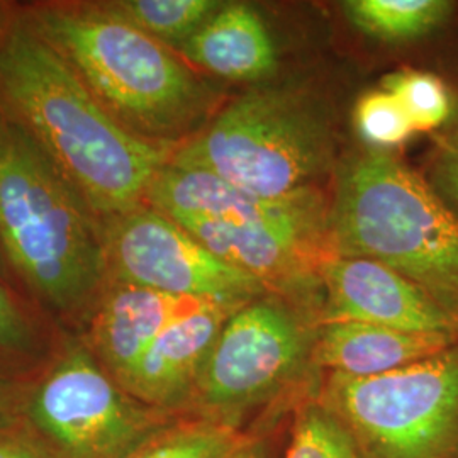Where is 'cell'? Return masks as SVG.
Returning <instances> with one entry per match:
<instances>
[{
    "label": "cell",
    "mask_w": 458,
    "mask_h": 458,
    "mask_svg": "<svg viewBox=\"0 0 458 458\" xmlns=\"http://www.w3.org/2000/svg\"><path fill=\"white\" fill-rule=\"evenodd\" d=\"M7 131H9V124H4V123L0 121V151H2V148H4V143H5Z\"/></svg>",
    "instance_id": "4316f807"
},
{
    "label": "cell",
    "mask_w": 458,
    "mask_h": 458,
    "mask_svg": "<svg viewBox=\"0 0 458 458\" xmlns=\"http://www.w3.org/2000/svg\"><path fill=\"white\" fill-rule=\"evenodd\" d=\"M0 250H2V246H0ZM0 268H2V265H0Z\"/></svg>",
    "instance_id": "83f0119b"
},
{
    "label": "cell",
    "mask_w": 458,
    "mask_h": 458,
    "mask_svg": "<svg viewBox=\"0 0 458 458\" xmlns=\"http://www.w3.org/2000/svg\"><path fill=\"white\" fill-rule=\"evenodd\" d=\"M319 401L363 458H458V344L382 376L331 374Z\"/></svg>",
    "instance_id": "8992f818"
},
{
    "label": "cell",
    "mask_w": 458,
    "mask_h": 458,
    "mask_svg": "<svg viewBox=\"0 0 458 458\" xmlns=\"http://www.w3.org/2000/svg\"><path fill=\"white\" fill-rule=\"evenodd\" d=\"M335 136L325 109L293 87L263 85L225 106L170 164L211 172L268 200L318 189L333 166Z\"/></svg>",
    "instance_id": "5b68a950"
},
{
    "label": "cell",
    "mask_w": 458,
    "mask_h": 458,
    "mask_svg": "<svg viewBox=\"0 0 458 458\" xmlns=\"http://www.w3.org/2000/svg\"><path fill=\"white\" fill-rule=\"evenodd\" d=\"M316 331L284 295H260L233 312L221 329L197 393L208 408L246 410L287 386L312 357Z\"/></svg>",
    "instance_id": "52a82bcc"
},
{
    "label": "cell",
    "mask_w": 458,
    "mask_h": 458,
    "mask_svg": "<svg viewBox=\"0 0 458 458\" xmlns=\"http://www.w3.org/2000/svg\"><path fill=\"white\" fill-rule=\"evenodd\" d=\"M382 89L397 98L416 131H433L450 117L452 100L445 83L433 73L397 70L382 79Z\"/></svg>",
    "instance_id": "44dd1931"
},
{
    "label": "cell",
    "mask_w": 458,
    "mask_h": 458,
    "mask_svg": "<svg viewBox=\"0 0 458 458\" xmlns=\"http://www.w3.org/2000/svg\"><path fill=\"white\" fill-rule=\"evenodd\" d=\"M321 202H325L321 191L285 200H268L251 196L211 172L168 164L151 183L145 204L168 217L192 216L231 223H270Z\"/></svg>",
    "instance_id": "4fadbf2b"
},
{
    "label": "cell",
    "mask_w": 458,
    "mask_h": 458,
    "mask_svg": "<svg viewBox=\"0 0 458 458\" xmlns=\"http://www.w3.org/2000/svg\"><path fill=\"white\" fill-rule=\"evenodd\" d=\"M321 323L359 321L458 340V319L393 268L367 259L331 257L319 270Z\"/></svg>",
    "instance_id": "8fae6325"
},
{
    "label": "cell",
    "mask_w": 458,
    "mask_h": 458,
    "mask_svg": "<svg viewBox=\"0 0 458 458\" xmlns=\"http://www.w3.org/2000/svg\"><path fill=\"white\" fill-rule=\"evenodd\" d=\"M30 340V329L9 294L0 287V346L24 348Z\"/></svg>",
    "instance_id": "cb8c5ba5"
},
{
    "label": "cell",
    "mask_w": 458,
    "mask_h": 458,
    "mask_svg": "<svg viewBox=\"0 0 458 458\" xmlns=\"http://www.w3.org/2000/svg\"><path fill=\"white\" fill-rule=\"evenodd\" d=\"M211 304L221 302L165 294L126 282H115L109 294L104 297L96 319L98 352L124 386L148 348L166 327Z\"/></svg>",
    "instance_id": "7c38bea8"
},
{
    "label": "cell",
    "mask_w": 458,
    "mask_h": 458,
    "mask_svg": "<svg viewBox=\"0 0 458 458\" xmlns=\"http://www.w3.org/2000/svg\"><path fill=\"white\" fill-rule=\"evenodd\" d=\"M446 0H348L344 11L361 33L387 43L423 38L450 16Z\"/></svg>",
    "instance_id": "e0dca14e"
},
{
    "label": "cell",
    "mask_w": 458,
    "mask_h": 458,
    "mask_svg": "<svg viewBox=\"0 0 458 458\" xmlns=\"http://www.w3.org/2000/svg\"><path fill=\"white\" fill-rule=\"evenodd\" d=\"M437 192L458 209V131L448 138L435 162Z\"/></svg>",
    "instance_id": "603a6c76"
},
{
    "label": "cell",
    "mask_w": 458,
    "mask_h": 458,
    "mask_svg": "<svg viewBox=\"0 0 458 458\" xmlns=\"http://www.w3.org/2000/svg\"><path fill=\"white\" fill-rule=\"evenodd\" d=\"M355 124L374 147H397L408 141L414 128L403 106L384 89L363 94L355 106Z\"/></svg>",
    "instance_id": "7402d4cb"
},
{
    "label": "cell",
    "mask_w": 458,
    "mask_h": 458,
    "mask_svg": "<svg viewBox=\"0 0 458 458\" xmlns=\"http://www.w3.org/2000/svg\"><path fill=\"white\" fill-rule=\"evenodd\" d=\"M177 49L191 65L231 82H262L278 65L272 34L246 4H225Z\"/></svg>",
    "instance_id": "2e32d148"
},
{
    "label": "cell",
    "mask_w": 458,
    "mask_h": 458,
    "mask_svg": "<svg viewBox=\"0 0 458 458\" xmlns=\"http://www.w3.org/2000/svg\"><path fill=\"white\" fill-rule=\"evenodd\" d=\"M107 219V268L117 282L229 304H246L270 293L260 280L217 259L181 225L147 204Z\"/></svg>",
    "instance_id": "ba28073f"
},
{
    "label": "cell",
    "mask_w": 458,
    "mask_h": 458,
    "mask_svg": "<svg viewBox=\"0 0 458 458\" xmlns=\"http://www.w3.org/2000/svg\"><path fill=\"white\" fill-rule=\"evenodd\" d=\"M287 458L363 457L340 418L321 401H316L297 412Z\"/></svg>",
    "instance_id": "ffe728a7"
},
{
    "label": "cell",
    "mask_w": 458,
    "mask_h": 458,
    "mask_svg": "<svg viewBox=\"0 0 458 458\" xmlns=\"http://www.w3.org/2000/svg\"><path fill=\"white\" fill-rule=\"evenodd\" d=\"M39 428L73 458L131 455L149 421L85 352L62 361L34 395Z\"/></svg>",
    "instance_id": "9c48e42d"
},
{
    "label": "cell",
    "mask_w": 458,
    "mask_h": 458,
    "mask_svg": "<svg viewBox=\"0 0 458 458\" xmlns=\"http://www.w3.org/2000/svg\"><path fill=\"white\" fill-rule=\"evenodd\" d=\"M0 102L92 213L106 217L143 206L175 151L126 130L30 24L0 39Z\"/></svg>",
    "instance_id": "6da1fadb"
},
{
    "label": "cell",
    "mask_w": 458,
    "mask_h": 458,
    "mask_svg": "<svg viewBox=\"0 0 458 458\" xmlns=\"http://www.w3.org/2000/svg\"><path fill=\"white\" fill-rule=\"evenodd\" d=\"M0 246L34 293L60 311L81 308L107 274L92 209L16 124L0 151Z\"/></svg>",
    "instance_id": "277c9868"
},
{
    "label": "cell",
    "mask_w": 458,
    "mask_h": 458,
    "mask_svg": "<svg viewBox=\"0 0 458 458\" xmlns=\"http://www.w3.org/2000/svg\"><path fill=\"white\" fill-rule=\"evenodd\" d=\"M30 26L126 130L170 147L208 114L211 92L172 49L100 4L39 9Z\"/></svg>",
    "instance_id": "7a4b0ae2"
},
{
    "label": "cell",
    "mask_w": 458,
    "mask_h": 458,
    "mask_svg": "<svg viewBox=\"0 0 458 458\" xmlns=\"http://www.w3.org/2000/svg\"><path fill=\"white\" fill-rule=\"evenodd\" d=\"M242 306L211 304L175 321L148 348L124 387L151 404L177 403L196 387L221 329Z\"/></svg>",
    "instance_id": "5bb4252c"
},
{
    "label": "cell",
    "mask_w": 458,
    "mask_h": 458,
    "mask_svg": "<svg viewBox=\"0 0 458 458\" xmlns=\"http://www.w3.org/2000/svg\"><path fill=\"white\" fill-rule=\"evenodd\" d=\"M336 257L382 263L458 319V214L393 153L352 158L329 204Z\"/></svg>",
    "instance_id": "3957f363"
},
{
    "label": "cell",
    "mask_w": 458,
    "mask_h": 458,
    "mask_svg": "<svg viewBox=\"0 0 458 458\" xmlns=\"http://www.w3.org/2000/svg\"><path fill=\"white\" fill-rule=\"evenodd\" d=\"M250 443L229 423H197L155 437L126 458H233Z\"/></svg>",
    "instance_id": "d6986e66"
},
{
    "label": "cell",
    "mask_w": 458,
    "mask_h": 458,
    "mask_svg": "<svg viewBox=\"0 0 458 458\" xmlns=\"http://www.w3.org/2000/svg\"><path fill=\"white\" fill-rule=\"evenodd\" d=\"M213 255L260 280L278 295L319 285V270L335 257L329 204L270 223H231L208 217H170Z\"/></svg>",
    "instance_id": "30bf717a"
},
{
    "label": "cell",
    "mask_w": 458,
    "mask_h": 458,
    "mask_svg": "<svg viewBox=\"0 0 458 458\" xmlns=\"http://www.w3.org/2000/svg\"><path fill=\"white\" fill-rule=\"evenodd\" d=\"M458 340L410 333L359 321L321 323L316 329L312 360L338 376H382L425 360L457 344Z\"/></svg>",
    "instance_id": "9a60e30c"
},
{
    "label": "cell",
    "mask_w": 458,
    "mask_h": 458,
    "mask_svg": "<svg viewBox=\"0 0 458 458\" xmlns=\"http://www.w3.org/2000/svg\"><path fill=\"white\" fill-rule=\"evenodd\" d=\"M233 458H268L267 448L260 443H248L242 452H238Z\"/></svg>",
    "instance_id": "484cf974"
},
{
    "label": "cell",
    "mask_w": 458,
    "mask_h": 458,
    "mask_svg": "<svg viewBox=\"0 0 458 458\" xmlns=\"http://www.w3.org/2000/svg\"><path fill=\"white\" fill-rule=\"evenodd\" d=\"M0 458H45L43 454L30 443L0 438Z\"/></svg>",
    "instance_id": "d4e9b609"
},
{
    "label": "cell",
    "mask_w": 458,
    "mask_h": 458,
    "mask_svg": "<svg viewBox=\"0 0 458 458\" xmlns=\"http://www.w3.org/2000/svg\"><path fill=\"white\" fill-rule=\"evenodd\" d=\"M111 14L166 47L179 48L225 5L217 0H117L100 4Z\"/></svg>",
    "instance_id": "ac0fdd59"
}]
</instances>
